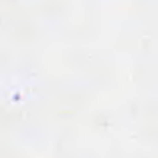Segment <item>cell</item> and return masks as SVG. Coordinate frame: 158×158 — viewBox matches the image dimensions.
<instances>
[]
</instances>
